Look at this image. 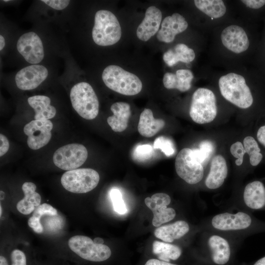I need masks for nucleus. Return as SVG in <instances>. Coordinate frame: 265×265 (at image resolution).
Listing matches in <instances>:
<instances>
[{"instance_id":"24","label":"nucleus","mask_w":265,"mask_h":265,"mask_svg":"<svg viewBox=\"0 0 265 265\" xmlns=\"http://www.w3.org/2000/svg\"><path fill=\"white\" fill-rule=\"evenodd\" d=\"M164 126L163 120L155 119L152 110L149 108H145L140 115L137 129L142 136L151 137L157 134Z\"/></svg>"},{"instance_id":"4","label":"nucleus","mask_w":265,"mask_h":265,"mask_svg":"<svg viewBox=\"0 0 265 265\" xmlns=\"http://www.w3.org/2000/svg\"><path fill=\"white\" fill-rule=\"evenodd\" d=\"M70 98L73 107L81 117L92 120L98 114L99 103L91 85L80 82L71 88Z\"/></svg>"},{"instance_id":"17","label":"nucleus","mask_w":265,"mask_h":265,"mask_svg":"<svg viewBox=\"0 0 265 265\" xmlns=\"http://www.w3.org/2000/svg\"><path fill=\"white\" fill-rule=\"evenodd\" d=\"M162 13L154 6L149 7L145 12V17L136 30L138 39L147 41L157 33L161 22Z\"/></svg>"},{"instance_id":"45","label":"nucleus","mask_w":265,"mask_h":265,"mask_svg":"<svg viewBox=\"0 0 265 265\" xmlns=\"http://www.w3.org/2000/svg\"><path fill=\"white\" fill-rule=\"evenodd\" d=\"M253 265H265V256L259 259Z\"/></svg>"},{"instance_id":"20","label":"nucleus","mask_w":265,"mask_h":265,"mask_svg":"<svg viewBox=\"0 0 265 265\" xmlns=\"http://www.w3.org/2000/svg\"><path fill=\"white\" fill-rule=\"evenodd\" d=\"M110 109L113 114L108 117L107 122L111 129L115 132H122L128 127V121L131 115L129 104L119 102L113 104Z\"/></svg>"},{"instance_id":"1","label":"nucleus","mask_w":265,"mask_h":265,"mask_svg":"<svg viewBox=\"0 0 265 265\" xmlns=\"http://www.w3.org/2000/svg\"><path fill=\"white\" fill-rule=\"evenodd\" d=\"M218 84L222 96L232 104L241 108L252 105L253 97L243 76L228 73L220 78Z\"/></svg>"},{"instance_id":"38","label":"nucleus","mask_w":265,"mask_h":265,"mask_svg":"<svg viewBox=\"0 0 265 265\" xmlns=\"http://www.w3.org/2000/svg\"><path fill=\"white\" fill-rule=\"evenodd\" d=\"M42 1L52 8L58 10L65 9L70 3V0H42Z\"/></svg>"},{"instance_id":"47","label":"nucleus","mask_w":265,"mask_h":265,"mask_svg":"<svg viewBox=\"0 0 265 265\" xmlns=\"http://www.w3.org/2000/svg\"><path fill=\"white\" fill-rule=\"evenodd\" d=\"M93 241L94 243L97 244H103L104 242V241L103 238H96L94 239Z\"/></svg>"},{"instance_id":"40","label":"nucleus","mask_w":265,"mask_h":265,"mask_svg":"<svg viewBox=\"0 0 265 265\" xmlns=\"http://www.w3.org/2000/svg\"><path fill=\"white\" fill-rule=\"evenodd\" d=\"M241 1L246 6L253 9H259L265 4V0H243Z\"/></svg>"},{"instance_id":"41","label":"nucleus","mask_w":265,"mask_h":265,"mask_svg":"<svg viewBox=\"0 0 265 265\" xmlns=\"http://www.w3.org/2000/svg\"><path fill=\"white\" fill-rule=\"evenodd\" d=\"M0 156L2 157L8 151L9 148V143L6 137L2 133L0 134Z\"/></svg>"},{"instance_id":"7","label":"nucleus","mask_w":265,"mask_h":265,"mask_svg":"<svg viewBox=\"0 0 265 265\" xmlns=\"http://www.w3.org/2000/svg\"><path fill=\"white\" fill-rule=\"evenodd\" d=\"M99 180L100 176L96 170L80 168L65 172L61 178V183L70 192L84 193L95 188Z\"/></svg>"},{"instance_id":"23","label":"nucleus","mask_w":265,"mask_h":265,"mask_svg":"<svg viewBox=\"0 0 265 265\" xmlns=\"http://www.w3.org/2000/svg\"><path fill=\"white\" fill-rule=\"evenodd\" d=\"M25 196L17 204V209L21 213L29 214L33 212L35 207L40 205V195L35 191L36 185L31 182L24 183L22 187Z\"/></svg>"},{"instance_id":"27","label":"nucleus","mask_w":265,"mask_h":265,"mask_svg":"<svg viewBox=\"0 0 265 265\" xmlns=\"http://www.w3.org/2000/svg\"><path fill=\"white\" fill-rule=\"evenodd\" d=\"M195 57V54L193 49L181 43L166 52L163 54V59L167 66L171 67L180 61L190 62L194 60Z\"/></svg>"},{"instance_id":"18","label":"nucleus","mask_w":265,"mask_h":265,"mask_svg":"<svg viewBox=\"0 0 265 265\" xmlns=\"http://www.w3.org/2000/svg\"><path fill=\"white\" fill-rule=\"evenodd\" d=\"M228 174L226 160L220 155L215 156L212 159L210 172L206 179V186L212 189L220 187Z\"/></svg>"},{"instance_id":"5","label":"nucleus","mask_w":265,"mask_h":265,"mask_svg":"<svg viewBox=\"0 0 265 265\" xmlns=\"http://www.w3.org/2000/svg\"><path fill=\"white\" fill-rule=\"evenodd\" d=\"M217 114L215 96L211 90L199 88L193 94L189 110L192 120L203 124L212 121Z\"/></svg>"},{"instance_id":"32","label":"nucleus","mask_w":265,"mask_h":265,"mask_svg":"<svg viewBox=\"0 0 265 265\" xmlns=\"http://www.w3.org/2000/svg\"><path fill=\"white\" fill-rule=\"evenodd\" d=\"M153 148L149 144L137 145L132 153L133 158L138 161H144L150 159L154 153Z\"/></svg>"},{"instance_id":"34","label":"nucleus","mask_w":265,"mask_h":265,"mask_svg":"<svg viewBox=\"0 0 265 265\" xmlns=\"http://www.w3.org/2000/svg\"><path fill=\"white\" fill-rule=\"evenodd\" d=\"M113 208L119 214H124L127 212L125 202L122 198L121 191L117 188H112L109 192Z\"/></svg>"},{"instance_id":"2","label":"nucleus","mask_w":265,"mask_h":265,"mask_svg":"<svg viewBox=\"0 0 265 265\" xmlns=\"http://www.w3.org/2000/svg\"><path fill=\"white\" fill-rule=\"evenodd\" d=\"M102 77L108 88L123 95H135L142 88V82L137 76L117 65L107 66L104 70Z\"/></svg>"},{"instance_id":"35","label":"nucleus","mask_w":265,"mask_h":265,"mask_svg":"<svg viewBox=\"0 0 265 265\" xmlns=\"http://www.w3.org/2000/svg\"><path fill=\"white\" fill-rule=\"evenodd\" d=\"M230 152L232 155L237 159L235 161L236 165L238 166L241 165L244 155L246 153L243 144L239 141L233 144L230 148Z\"/></svg>"},{"instance_id":"42","label":"nucleus","mask_w":265,"mask_h":265,"mask_svg":"<svg viewBox=\"0 0 265 265\" xmlns=\"http://www.w3.org/2000/svg\"><path fill=\"white\" fill-rule=\"evenodd\" d=\"M143 265H178L176 264L167 262L159 260L157 258L148 259Z\"/></svg>"},{"instance_id":"6","label":"nucleus","mask_w":265,"mask_h":265,"mask_svg":"<svg viewBox=\"0 0 265 265\" xmlns=\"http://www.w3.org/2000/svg\"><path fill=\"white\" fill-rule=\"evenodd\" d=\"M68 245L80 257L92 262H105L112 255L108 246L95 243L90 238L84 236L76 235L71 237L68 241Z\"/></svg>"},{"instance_id":"43","label":"nucleus","mask_w":265,"mask_h":265,"mask_svg":"<svg viewBox=\"0 0 265 265\" xmlns=\"http://www.w3.org/2000/svg\"><path fill=\"white\" fill-rule=\"evenodd\" d=\"M257 137L258 141L265 147V125L259 129Z\"/></svg>"},{"instance_id":"48","label":"nucleus","mask_w":265,"mask_h":265,"mask_svg":"<svg viewBox=\"0 0 265 265\" xmlns=\"http://www.w3.org/2000/svg\"><path fill=\"white\" fill-rule=\"evenodd\" d=\"M1 212H2V211H1V205H0V216H1Z\"/></svg>"},{"instance_id":"16","label":"nucleus","mask_w":265,"mask_h":265,"mask_svg":"<svg viewBox=\"0 0 265 265\" xmlns=\"http://www.w3.org/2000/svg\"><path fill=\"white\" fill-rule=\"evenodd\" d=\"M187 26L188 24L183 16L177 13H174L163 19L161 28L157 32V38L161 42H172L176 35L184 31Z\"/></svg>"},{"instance_id":"19","label":"nucleus","mask_w":265,"mask_h":265,"mask_svg":"<svg viewBox=\"0 0 265 265\" xmlns=\"http://www.w3.org/2000/svg\"><path fill=\"white\" fill-rule=\"evenodd\" d=\"M208 245L212 263L216 265L227 264L231 256V251L228 241L217 235L211 236L208 240Z\"/></svg>"},{"instance_id":"44","label":"nucleus","mask_w":265,"mask_h":265,"mask_svg":"<svg viewBox=\"0 0 265 265\" xmlns=\"http://www.w3.org/2000/svg\"><path fill=\"white\" fill-rule=\"evenodd\" d=\"M5 45V41L3 36L0 34V50L1 51Z\"/></svg>"},{"instance_id":"25","label":"nucleus","mask_w":265,"mask_h":265,"mask_svg":"<svg viewBox=\"0 0 265 265\" xmlns=\"http://www.w3.org/2000/svg\"><path fill=\"white\" fill-rule=\"evenodd\" d=\"M189 230L188 223L183 220L157 228L154 232L156 237L166 242H172L183 237Z\"/></svg>"},{"instance_id":"15","label":"nucleus","mask_w":265,"mask_h":265,"mask_svg":"<svg viewBox=\"0 0 265 265\" xmlns=\"http://www.w3.org/2000/svg\"><path fill=\"white\" fill-rule=\"evenodd\" d=\"M250 216L243 212L236 214L228 212L215 215L212 224L214 228L220 230H237L248 228L251 224Z\"/></svg>"},{"instance_id":"30","label":"nucleus","mask_w":265,"mask_h":265,"mask_svg":"<svg viewBox=\"0 0 265 265\" xmlns=\"http://www.w3.org/2000/svg\"><path fill=\"white\" fill-rule=\"evenodd\" d=\"M215 150L214 144L210 140L201 142L199 148L192 149L193 158L203 166L209 160Z\"/></svg>"},{"instance_id":"26","label":"nucleus","mask_w":265,"mask_h":265,"mask_svg":"<svg viewBox=\"0 0 265 265\" xmlns=\"http://www.w3.org/2000/svg\"><path fill=\"white\" fill-rule=\"evenodd\" d=\"M27 102L34 110L35 120H49L56 114V108L51 105V100L48 96H33L28 98Z\"/></svg>"},{"instance_id":"37","label":"nucleus","mask_w":265,"mask_h":265,"mask_svg":"<svg viewBox=\"0 0 265 265\" xmlns=\"http://www.w3.org/2000/svg\"><path fill=\"white\" fill-rule=\"evenodd\" d=\"M11 265H26L25 254L21 250L15 249L10 255Z\"/></svg>"},{"instance_id":"3","label":"nucleus","mask_w":265,"mask_h":265,"mask_svg":"<svg viewBox=\"0 0 265 265\" xmlns=\"http://www.w3.org/2000/svg\"><path fill=\"white\" fill-rule=\"evenodd\" d=\"M92 36L94 42L101 46L116 43L121 36V29L116 17L107 10H100L95 15Z\"/></svg>"},{"instance_id":"12","label":"nucleus","mask_w":265,"mask_h":265,"mask_svg":"<svg viewBox=\"0 0 265 265\" xmlns=\"http://www.w3.org/2000/svg\"><path fill=\"white\" fill-rule=\"evenodd\" d=\"M144 202L153 213L152 224L155 227H159L162 224L170 221L175 217L174 209L167 207L171 202V198L166 193L154 194L151 198H146Z\"/></svg>"},{"instance_id":"14","label":"nucleus","mask_w":265,"mask_h":265,"mask_svg":"<svg viewBox=\"0 0 265 265\" xmlns=\"http://www.w3.org/2000/svg\"><path fill=\"white\" fill-rule=\"evenodd\" d=\"M221 40L228 50L236 53L245 51L249 46L246 33L237 25H231L225 28L221 32Z\"/></svg>"},{"instance_id":"31","label":"nucleus","mask_w":265,"mask_h":265,"mask_svg":"<svg viewBox=\"0 0 265 265\" xmlns=\"http://www.w3.org/2000/svg\"><path fill=\"white\" fill-rule=\"evenodd\" d=\"M243 143L246 153L249 156L250 164L252 166H257L263 159L257 142L253 137L248 136L244 138Z\"/></svg>"},{"instance_id":"33","label":"nucleus","mask_w":265,"mask_h":265,"mask_svg":"<svg viewBox=\"0 0 265 265\" xmlns=\"http://www.w3.org/2000/svg\"><path fill=\"white\" fill-rule=\"evenodd\" d=\"M153 147L160 149L167 157L175 153L174 145L171 140L163 136H159L155 140Z\"/></svg>"},{"instance_id":"9","label":"nucleus","mask_w":265,"mask_h":265,"mask_svg":"<svg viewBox=\"0 0 265 265\" xmlns=\"http://www.w3.org/2000/svg\"><path fill=\"white\" fill-rule=\"evenodd\" d=\"M175 165L178 175L189 184H196L203 177V166L193 158L190 148H184L178 153Z\"/></svg>"},{"instance_id":"22","label":"nucleus","mask_w":265,"mask_h":265,"mask_svg":"<svg viewBox=\"0 0 265 265\" xmlns=\"http://www.w3.org/2000/svg\"><path fill=\"white\" fill-rule=\"evenodd\" d=\"M245 204L249 208L258 210L265 206V187L263 183L256 181L249 183L243 192Z\"/></svg>"},{"instance_id":"36","label":"nucleus","mask_w":265,"mask_h":265,"mask_svg":"<svg viewBox=\"0 0 265 265\" xmlns=\"http://www.w3.org/2000/svg\"><path fill=\"white\" fill-rule=\"evenodd\" d=\"M32 215L41 217L42 215H57V210L51 205L47 203H43L36 207L33 211Z\"/></svg>"},{"instance_id":"28","label":"nucleus","mask_w":265,"mask_h":265,"mask_svg":"<svg viewBox=\"0 0 265 265\" xmlns=\"http://www.w3.org/2000/svg\"><path fill=\"white\" fill-rule=\"evenodd\" d=\"M152 252L157 259L170 263L179 259L182 254L179 246L157 240L153 243Z\"/></svg>"},{"instance_id":"10","label":"nucleus","mask_w":265,"mask_h":265,"mask_svg":"<svg viewBox=\"0 0 265 265\" xmlns=\"http://www.w3.org/2000/svg\"><path fill=\"white\" fill-rule=\"evenodd\" d=\"M53 128V124L49 120H34L26 124L24 132L28 136L29 148L37 150L46 145L51 138Z\"/></svg>"},{"instance_id":"21","label":"nucleus","mask_w":265,"mask_h":265,"mask_svg":"<svg viewBox=\"0 0 265 265\" xmlns=\"http://www.w3.org/2000/svg\"><path fill=\"white\" fill-rule=\"evenodd\" d=\"M192 72L188 69H180L175 74L166 73L163 78L164 86L167 89H176L185 92L191 87L193 79Z\"/></svg>"},{"instance_id":"11","label":"nucleus","mask_w":265,"mask_h":265,"mask_svg":"<svg viewBox=\"0 0 265 265\" xmlns=\"http://www.w3.org/2000/svg\"><path fill=\"white\" fill-rule=\"evenodd\" d=\"M17 49L29 63L37 64L44 57L43 45L40 37L30 31L22 35L18 40Z\"/></svg>"},{"instance_id":"39","label":"nucleus","mask_w":265,"mask_h":265,"mask_svg":"<svg viewBox=\"0 0 265 265\" xmlns=\"http://www.w3.org/2000/svg\"><path fill=\"white\" fill-rule=\"evenodd\" d=\"M28 226L37 233L43 232V227L40 222V218L32 215L28 220Z\"/></svg>"},{"instance_id":"46","label":"nucleus","mask_w":265,"mask_h":265,"mask_svg":"<svg viewBox=\"0 0 265 265\" xmlns=\"http://www.w3.org/2000/svg\"><path fill=\"white\" fill-rule=\"evenodd\" d=\"M0 265H9L6 258L2 255L0 256Z\"/></svg>"},{"instance_id":"13","label":"nucleus","mask_w":265,"mask_h":265,"mask_svg":"<svg viewBox=\"0 0 265 265\" xmlns=\"http://www.w3.org/2000/svg\"><path fill=\"white\" fill-rule=\"evenodd\" d=\"M49 72L45 66L33 64L24 67L15 75V80L18 88L23 90L36 88L47 78Z\"/></svg>"},{"instance_id":"8","label":"nucleus","mask_w":265,"mask_h":265,"mask_svg":"<svg viewBox=\"0 0 265 265\" xmlns=\"http://www.w3.org/2000/svg\"><path fill=\"white\" fill-rule=\"evenodd\" d=\"M87 156V150L83 145L72 143L57 149L53 155V161L59 168L69 171L82 165Z\"/></svg>"},{"instance_id":"29","label":"nucleus","mask_w":265,"mask_h":265,"mask_svg":"<svg viewBox=\"0 0 265 265\" xmlns=\"http://www.w3.org/2000/svg\"><path fill=\"white\" fill-rule=\"evenodd\" d=\"M196 7L206 15L212 18H219L224 15L226 7L221 0H195Z\"/></svg>"}]
</instances>
